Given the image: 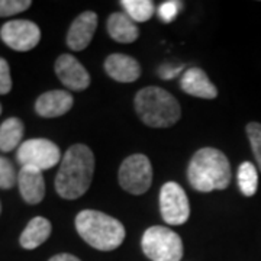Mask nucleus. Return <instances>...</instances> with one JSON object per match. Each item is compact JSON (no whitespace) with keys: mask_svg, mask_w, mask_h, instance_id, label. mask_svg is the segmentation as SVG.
Wrapping results in <instances>:
<instances>
[{"mask_svg":"<svg viewBox=\"0 0 261 261\" xmlns=\"http://www.w3.org/2000/svg\"><path fill=\"white\" fill-rule=\"evenodd\" d=\"M238 186L241 189L244 196L255 195L258 187V173L255 166L250 161H244L238 168Z\"/></svg>","mask_w":261,"mask_h":261,"instance_id":"obj_19","label":"nucleus"},{"mask_svg":"<svg viewBox=\"0 0 261 261\" xmlns=\"http://www.w3.org/2000/svg\"><path fill=\"white\" fill-rule=\"evenodd\" d=\"M183 71V65H173V64H163L159 68V75L163 80H171L173 77Z\"/></svg>","mask_w":261,"mask_h":261,"instance_id":"obj_26","label":"nucleus"},{"mask_svg":"<svg viewBox=\"0 0 261 261\" xmlns=\"http://www.w3.org/2000/svg\"><path fill=\"white\" fill-rule=\"evenodd\" d=\"M160 211H161V218L164 219L166 224H186L190 216V205L183 187L174 181H168L161 187Z\"/></svg>","mask_w":261,"mask_h":261,"instance_id":"obj_8","label":"nucleus"},{"mask_svg":"<svg viewBox=\"0 0 261 261\" xmlns=\"http://www.w3.org/2000/svg\"><path fill=\"white\" fill-rule=\"evenodd\" d=\"M97 28V15L92 10H86L79 15L71 23L67 34V45L73 51H83L89 47Z\"/></svg>","mask_w":261,"mask_h":261,"instance_id":"obj_11","label":"nucleus"},{"mask_svg":"<svg viewBox=\"0 0 261 261\" xmlns=\"http://www.w3.org/2000/svg\"><path fill=\"white\" fill-rule=\"evenodd\" d=\"M74 99L67 90H51L41 94L35 103V111L42 118H58L71 111Z\"/></svg>","mask_w":261,"mask_h":261,"instance_id":"obj_13","label":"nucleus"},{"mask_svg":"<svg viewBox=\"0 0 261 261\" xmlns=\"http://www.w3.org/2000/svg\"><path fill=\"white\" fill-rule=\"evenodd\" d=\"M94 174L93 151L84 144L67 149L57 173L56 190L67 200L79 199L89 190Z\"/></svg>","mask_w":261,"mask_h":261,"instance_id":"obj_1","label":"nucleus"},{"mask_svg":"<svg viewBox=\"0 0 261 261\" xmlns=\"http://www.w3.org/2000/svg\"><path fill=\"white\" fill-rule=\"evenodd\" d=\"M16 159L22 167H35L41 171L49 170L60 163L61 152L58 145L45 138H32L20 144Z\"/></svg>","mask_w":261,"mask_h":261,"instance_id":"obj_7","label":"nucleus"},{"mask_svg":"<svg viewBox=\"0 0 261 261\" xmlns=\"http://www.w3.org/2000/svg\"><path fill=\"white\" fill-rule=\"evenodd\" d=\"M20 196L29 205H38L45 196V180L42 171L35 167H22L18 174Z\"/></svg>","mask_w":261,"mask_h":261,"instance_id":"obj_12","label":"nucleus"},{"mask_svg":"<svg viewBox=\"0 0 261 261\" xmlns=\"http://www.w3.org/2000/svg\"><path fill=\"white\" fill-rule=\"evenodd\" d=\"M121 5L134 22H147L154 13L151 0H121Z\"/></svg>","mask_w":261,"mask_h":261,"instance_id":"obj_20","label":"nucleus"},{"mask_svg":"<svg viewBox=\"0 0 261 261\" xmlns=\"http://www.w3.org/2000/svg\"><path fill=\"white\" fill-rule=\"evenodd\" d=\"M32 6L31 0H0V18L19 15Z\"/></svg>","mask_w":261,"mask_h":261,"instance_id":"obj_22","label":"nucleus"},{"mask_svg":"<svg viewBox=\"0 0 261 261\" xmlns=\"http://www.w3.org/2000/svg\"><path fill=\"white\" fill-rule=\"evenodd\" d=\"M18 183V176L13 164L6 157H0V189L9 190Z\"/></svg>","mask_w":261,"mask_h":261,"instance_id":"obj_21","label":"nucleus"},{"mask_svg":"<svg viewBox=\"0 0 261 261\" xmlns=\"http://www.w3.org/2000/svg\"><path fill=\"white\" fill-rule=\"evenodd\" d=\"M247 135L251 144L254 157L257 160V166L261 171V123L258 122H250L247 125Z\"/></svg>","mask_w":261,"mask_h":261,"instance_id":"obj_23","label":"nucleus"},{"mask_svg":"<svg viewBox=\"0 0 261 261\" xmlns=\"http://www.w3.org/2000/svg\"><path fill=\"white\" fill-rule=\"evenodd\" d=\"M105 70L119 83H134L141 75L140 63L125 54H111L105 61Z\"/></svg>","mask_w":261,"mask_h":261,"instance_id":"obj_14","label":"nucleus"},{"mask_svg":"<svg viewBox=\"0 0 261 261\" xmlns=\"http://www.w3.org/2000/svg\"><path fill=\"white\" fill-rule=\"evenodd\" d=\"M135 111L141 121L151 128H170L181 116L177 99L157 86L144 87L137 93Z\"/></svg>","mask_w":261,"mask_h":261,"instance_id":"obj_4","label":"nucleus"},{"mask_svg":"<svg viewBox=\"0 0 261 261\" xmlns=\"http://www.w3.org/2000/svg\"><path fill=\"white\" fill-rule=\"evenodd\" d=\"M79 235L94 250L112 251L125 240V226L109 215L99 211H82L75 216Z\"/></svg>","mask_w":261,"mask_h":261,"instance_id":"obj_3","label":"nucleus"},{"mask_svg":"<svg viewBox=\"0 0 261 261\" xmlns=\"http://www.w3.org/2000/svg\"><path fill=\"white\" fill-rule=\"evenodd\" d=\"M0 212H2V203H0Z\"/></svg>","mask_w":261,"mask_h":261,"instance_id":"obj_29","label":"nucleus"},{"mask_svg":"<svg viewBox=\"0 0 261 261\" xmlns=\"http://www.w3.org/2000/svg\"><path fill=\"white\" fill-rule=\"evenodd\" d=\"M2 41L12 49L25 53L37 47L41 41V29L37 23L27 19L6 22L0 29Z\"/></svg>","mask_w":261,"mask_h":261,"instance_id":"obj_9","label":"nucleus"},{"mask_svg":"<svg viewBox=\"0 0 261 261\" xmlns=\"http://www.w3.org/2000/svg\"><path fill=\"white\" fill-rule=\"evenodd\" d=\"M51 229L53 226L47 218L35 216L34 219L29 221L27 228L23 229V232L19 238V243L25 250H35L49 238Z\"/></svg>","mask_w":261,"mask_h":261,"instance_id":"obj_17","label":"nucleus"},{"mask_svg":"<svg viewBox=\"0 0 261 261\" xmlns=\"http://www.w3.org/2000/svg\"><path fill=\"white\" fill-rule=\"evenodd\" d=\"M25 132L23 122L19 118H9L0 125V151L10 152L18 147Z\"/></svg>","mask_w":261,"mask_h":261,"instance_id":"obj_18","label":"nucleus"},{"mask_svg":"<svg viewBox=\"0 0 261 261\" xmlns=\"http://www.w3.org/2000/svg\"><path fill=\"white\" fill-rule=\"evenodd\" d=\"M180 86L185 93L200 99H215L218 96V89L209 80L205 71L199 67L189 68L181 77Z\"/></svg>","mask_w":261,"mask_h":261,"instance_id":"obj_15","label":"nucleus"},{"mask_svg":"<svg viewBox=\"0 0 261 261\" xmlns=\"http://www.w3.org/2000/svg\"><path fill=\"white\" fill-rule=\"evenodd\" d=\"M0 115H2V105H0Z\"/></svg>","mask_w":261,"mask_h":261,"instance_id":"obj_28","label":"nucleus"},{"mask_svg":"<svg viewBox=\"0 0 261 261\" xmlns=\"http://www.w3.org/2000/svg\"><path fill=\"white\" fill-rule=\"evenodd\" d=\"M48 261H82L80 258H77L73 254H67V252H63V254H57L54 257H51Z\"/></svg>","mask_w":261,"mask_h":261,"instance_id":"obj_27","label":"nucleus"},{"mask_svg":"<svg viewBox=\"0 0 261 261\" xmlns=\"http://www.w3.org/2000/svg\"><path fill=\"white\" fill-rule=\"evenodd\" d=\"M118 180L130 195H144L152 185V167L147 155L132 154L122 161Z\"/></svg>","mask_w":261,"mask_h":261,"instance_id":"obj_6","label":"nucleus"},{"mask_svg":"<svg viewBox=\"0 0 261 261\" xmlns=\"http://www.w3.org/2000/svg\"><path fill=\"white\" fill-rule=\"evenodd\" d=\"M108 32L113 41L121 44H132L140 37L137 22L122 12H115L108 19Z\"/></svg>","mask_w":261,"mask_h":261,"instance_id":"obj_16","label":"nucleus"},{"mask_svg":"<svg viewBox=\"0 0 261 261\" xmlns=\"http://www.w3.org/2000/svg\"><path fill=\"white\" fill-rule=\"evenodd\" d=\"M189 183L197 192L207 193L224 190L229 186L232 171L231 164L222 151L205 147L196 151L187 168Z\"/></svg>","mask_w":261,"mask_h":261,"instance_id":"obj_2","label":"nucleus"},{"mask_svg":"<svg viewBox=\"0 0 261 261\" xmlns=\"http://www.w3.org/2000/svg\"><path fill=\"white\" fill-rule=\"evenodd\" d=\"M180 9H181V2H176V0L164 2L159 9L160 19L166 23H170L176 19Z\"/></svg>","mask_w":261,"mask_h":261,"instance_id":"obj_24","label":"nucleus"},{"mask_svg":"<svg viewBox=\"0 0 261 261\" xmlns=\"http://www.w3.org/2000/svg\"><path fill=\"white\" fill-rule=\"evenodd\" d=\"M142 251L151 261H180L183 258V241L167 226H149L142 235Z\"/></svg>","mask_w":261,"mask_h":261,"instance_id":"obj_5","label":"nucleus"},{"mask_svg":"<svg viewBox=\"0 0 261 261\" xmlns=\"http://www.w3.org/2000/svg\"><path fill=\"white\" fill-rule=\"evenodd\" d=\"M56 74L65 87L82 92L90 86V74L84 65L71 54H63L57 58Z\"/></svg>","mask_w":261,"mask_h":261,"instance_id":"obj_10","label":"nucleus"},{"mask_svg":"<svg viewBox=\"0 0 261 261\" xmlns=\"http://www.w3.org/2000/svg\"><path fill=\"white\" fill-rule=\"evenodd\" d=\"M12 90V77L8 61L0 57V94H8Z\"/></svg>","mask_w":261,"mask_h":261,"instance_id":"obj_25","label":"nucleus"}]
</instances>
